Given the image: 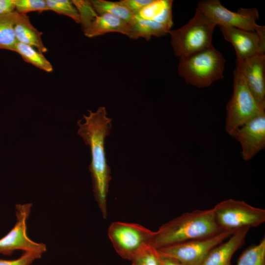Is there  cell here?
Returning <instances> with one entry per match:
<instances>
[{"label":"cell","mask_w":265,"mask_h":265,"mask_svg":"<svg viewBox=\"0 0 265 265\" xmlns=\"http://www.w3.org/2000/svg\"><path fill=\"white\" fill-rule=\"evenodd\" d=\"M83 120L78 122V134L90 147L91 161L89 167L96 201L104 219L107 216L106 198L111 179L105 150L106 137L109 134L112 119L106 116V107L101 106L95 111L89 110Z\"/></svg>","instance_id":"6da1fadb"},{"label":"cell","mask_w":265,"mask_h":265,"mask_svg":"<svg viewBox=\"0 0 265 265\" xmlns=\"http://www.w3.org/2000/svg\"><path fill=\"white\" fill-rule=\"evenodd\" d=\"M222 230L212 208L186 212L162 224L154 232L151 246L159 249L191 240L209 237Z\"/></svg>","instance_id":"7a4b0ae2"},{"label":"cell","mask_w":265,"mask_h":265,"mask_svg":"<svg viewBox=\"0 0 265 265\" xmlns=\"http://www.w3.org/2000/svg\"><path fill=\"white\" fill-rule=\"evenodd\" d=\"M225 59L213 46L180 58L178 73L187 84L206 87L223 78Z\"/></svg>","instance_id":"3957f363"},{"label":"cell","mask_w":265,"mask_h":265,"mask_svg":"<svg viewBox=\"0 0 265 265\" xmlns=\"http://www.w3.org/2000/svg\"><path fill=\"white\" fill-rule=\"evenodd\" d=\"M215 26L210 19L196 8L194 16L186 24L168 32L175 55L181 58L212 47Z\"/></svg>","instance_id":"277c9868"},{"label":"cell","mask_w":265,"mask_h":265,"mask_svg":"<svg viewBox=\"0 0 265 265\" xmlns=\"http://www.w3.org/2000/svg\"><path fill=\"white\" fill-rule=\"evenodd\" d=\"M226 109L225 129L230 135L250 120L265 113V105L256 100L244 78L236 67L234 72L233 93Z\"/></svg>","instance_id":"5b68a950"},{"label":"cell","mask_w":265,"mask_h":265,"mask_svg":"<svg viewBox=\"0 0 265 265\" xmlns=\"http://www.w3.org/2000/svg\"><path fill=\"white\" fill-rule=\"evenodd\" d=\"M215 221L222 230L236 231L260 226L265 222V210L241 200L228 199L212 208Z\"/></svg>","instance_id":"8992f818"},{"label":"cell","mask_w":265,"mask_h":265,"mask_svg":"<svg viewBox=\"0 0 265 265\" xmlns=\"http://www.w3.org/2000/svg\"><path fill=\"white\" fill-rule=\"evenodd\" d=\"M197 8L216 26L233 27L265 35V26L256 22L259 14L255 8L240 7L233 12L225 8L218 0L199 1Z\"/></svg>","instance_id":"52a82bcc"},{"label":"cell","mask_w":265,"mask_h":265,"mask_svg":"<svg viewBox=\"0 0 265 265\" xmlns=\"http://www.w3.org/2000/svg\"><path fill=\"white\" fill-rule=\"evenodd\" d=\"M154 232L135 223L114 222L108 228V236L116 252L132 261L142 250L151 246Z\"/></svg>","instance_id":"ba28073f"},{"label":"cell","mask_w":265,"mask_h":265,"mask_svg":"<svg viewBox=\"0 0 265 265\" xmlns=\"http://www.w3.org/2000/svg\"><path fill=\"white\" fill-rule=\"evenodd\" d=\"M235 232L223 230L209 237L157 250L160 254L176 259L184 265H199L212 249L228 238Z\"/></svg>","instance_id":"9c48e42d"},{"label":"cell","mask_w":265,"mask_h":265,"mask_svg":"<svg viewBox=\"0 0 265 265\" xmlns=\"http://www.w3.org/2000/svg\"><path fill=\"white\" fill-rule=\"evenodd\" d=\"M32 206V203L16 205V222L11 230L0 238V254L11 256L17 250L33 252L41 255L46 252L45 244L32 240L26 233V221Z\"/></svg>","instance_id":"30bf717a"},{"label":"cell","mask_w":265,"mask_h":265,"mask_svg":"<svg viewBox=\"0 0 265 265\" xmlns=\"http://www.w3.org/2000/svg\"><path fill=\"white\" fill-rule=\"evenodd\" d=\"M219 27L224 39L234 47L237 60H244L265 54V35L233 27Z\"/></svg>","instance_id":"8fae6325"},{"label":"cell","mask_w":265,"mask_h":265,"mask_svg":"<svg viewBox=\"0 0 265 265\" xmlns=\"http://www.w3.org/2000/svg\"><path fill=\"white\" fill-rule=\"evenodd\" d=\"M231 136L240 144L242 159H251L265 148V113L237 129Z\"/></svg>","instance_id":"7c38bea8"},{"label":"cell","mask_w":265,"mask_h":265,"mask_svg":"<svg viewBox=\"0 0 265 265\" xmlns=\"http://www.w3.org/2000/svg\"><path fill=\"white\" fill-rule=\"evenodd\" d=\"M236 68L243 75L256 100L265 105V54L236 59Z\"/></svg>","instance_id":"4fadbf2b"},{"label":"cell","mask_w":265,"mask_h":265,"mask_svg":"<svg viewBox=\"0 0 265 265\" xmlns=\"http://www.w3.org/2000/svg\"><path fill=\"white\" fill-rule=\"evenodd\" d=\"M249 230L246 228L236 231L227 241L212 249L199 265H232V258L244 243Z\"/></svg>","instance_id":"5bb4252c"},{"label":"cell","mask_w":265,"mask_h":265,"mask_svg":"<svg viewBox=\"0 0 265 265\" xmlns=\"http://www.w3.org/2000/svg\"><path fill=\"white\" fill-rule=\"evenodd\" d=\"M14 31L17 42L36 48L42 53L47 52L42 39V32L32 25L26 14L17 12Z\"/></svg>","instance_id":"9a60e30c"},{"label":"cell","mask_w":265,"mask_h":265,"mask_svg":"<svg viewBox=\"0 0 265 265\" xmlns=\"http://www.w3.org/2000/svg\"><path fill=\"white\" fill-rule=\"evenodd\" d=\"M129 23L109 14L98 15L83 32L89 38L95 37L109 32H118L128 36Z\"/></svg>","instance_id":"2e32d148"},{"label":"cell","mask_w":265,"mask_h":265,"mask_svg":"<svg viewBox=\"0 0 265 265\" xmlns=\"http://www.w3.org/2000/svg\"><path fill=\"white\" fill-rule=\"evenodd\" d=\"M172 4L171 0H152L134 16L156 21L171 29L173 25Z\"/></svg>","instance_id":"e0dca14e"},{"label":"cell","mask_w":265,"mask_h":265,"mask_svg":"<svg viewBox=\"0 0 265 265\" xmlns=\"http://www.w3.org/2000/svg\"><path fill=\"white\" fill-rule=\"evenodd\" d=\"M128 36L136 39L142 37L147 40L152 36L160 37L168 33L171 29L167 26L156 21L134 16L129 23Z\"/></svg>","instance_id":"ac0fdd59"},{"label":"cell","mask_w":265,"mask_h":265,"mask_svg":"<svg viewBox=\"0 0 265 265\" xmlns=\"http://www.w3.org/2000/svg\"><path fill=\"white\" fill-rule=\"evenodd\" d=\"M17 12L0 15V49L15 51L17 41L14 24Z\"/></svg>","instance_id":"d6986e66"},{"label":"cell","mask_w":265,"mask_h":265,"mask_svg":"<svg viewBox=\"0 0 265 265\" xmlns=\"http://www.w3.org/2000/svg\"><path fill=\"white\" fill-rule=\"evenodd\" d=\"M14 52L18 53L25 61L41 70L49 73L53 70L52 64L43 54L31 46L18 42Z\"/></svg>","instance_id":"ffe728a7"},{"label":"cell","mask_w":265,"mask_h":265,"mask_svg":"<svg viewBox=\"0 0 265 265\" xmlns=\"http://www.w3.org/2000/svg\"><path fill=\"white\" fill-rule=\"evenodd\" d=\"M93 8L98 14H109L117 17L129 23L133 15L119 1L106 0H90Z\"/></svg>","instance_id":"44dd1931"},{"label":"cell","mask_w":265,"mask_h":265,"mask_svg":"<svg viewBox=\"0 0 265 265\" xmlns=\"http://www.w3.org/2000/svg\"><path fill=\"white\" fill-rule=\"evenodd\" d=\"M236 265H265V238L244 250Z\"/></svg>","instance_id":"7402d4cb"},{"label":"cell","mask_w":265,"mask_h":265,"mask_svg":"<svg viewBox=\"0 0 265 265\" xmlns=\"http://www.w3.org/2000/svg\"><path fill=\"white\" fill-rule=\"evenodd\" d=\"M48 10L64 15L73 19L76 23H80L79 12L72 2L69 0H45Z\"/></svg>","instance_id":"603a6c76"},{"label":"cell","mask_w":265,"mask_h":265,"mask_svg":"<svg viewBox=\"0 0 265 265\" xmlns=\"http://www.w3.org/2000/svg\"><path fill=\"white\" fill-rule=\"evenodd\" d=\"M72 1L79 12L80 23L84 32L88 28L98 14L93 8L90 0H73Z\"/></svg>","instance_id":"cb8c5ba5"},{"label":"cell","mask_w":265,"mask_h":265,"mask_svg":"<svg viewBox=\"0 0 265 265\" xmlns=\"http://www.w3.org/2000/svg\"><path fill=\"white\" fill-rule=\"evenodd\" d=\"M131 261L132 265H162L158 250L151 246L142 250Z\"/></svg>","instance_id":"d4e9b609"},{"label":"cell","mask_w":265,"mask_h":265,"mask_svg":"<svg viewBox=\"0 0 265 265\" xmlns=\"http://www.w3.org/2000/svg\"><path fill=\"white\" fill-rule=\"evenodd\" d=\"M15 10L19 13L26 14L30 12H42L48 10L45 0H14Z\"/></svg>","instance_id":"484cf974"},{"label":"cell","mask_w":265,"mask_h":265,"mask_svg":"<svg viewBox=\"0 0 265 265\" xmlns=\"http://www.w3.org/2000/svg\"><path fill=\"white\" fill-rule=\"evenodd\" d=\"M41 257L42 255L38 253L25 251L19 258L15 260L0 259V265H30L34 261Z\"/></svg>","instance_id":"4316f807"},{"label":"cell","mask_w":265,"mask_h":265,"mask_svg":"<svg viewBox=\"0 0 265 265\" xmlns=\"http://www.w3.org/2000/svg\"><path fill=\"white\" fill-rule=\"evenodd\" d=\"M152 1V0H121L119 2L134 16Z\"/></svg>","instance_id":"83f0119b"},{"label":"cell","mask_w":265,"mask_h":265,"mask_svg":"<svg viewBox=\"0 0 265 265\" xmlns=\"http://www.w3.org/2000/svg\"><path fill=\"white\" fill-rule=\"evenodd\" d=\"M15 11L14 0H0V15H4Z\"/></svg>","instance_id":"f1b7e54d"},{"label":"cell","mask_w":265,"mask_h":265,"mask_svg":"<svg viewBox=\"0 0 265 265\" xmlns=\"http://www.w3.org/2000/svg\"><path fill=\"white\" fill-rule=\"evenodd\" d=\"M159 253L162 265H184L176 259Z\"/></svg>","instance_id":"f546056e"}]
</instances>
